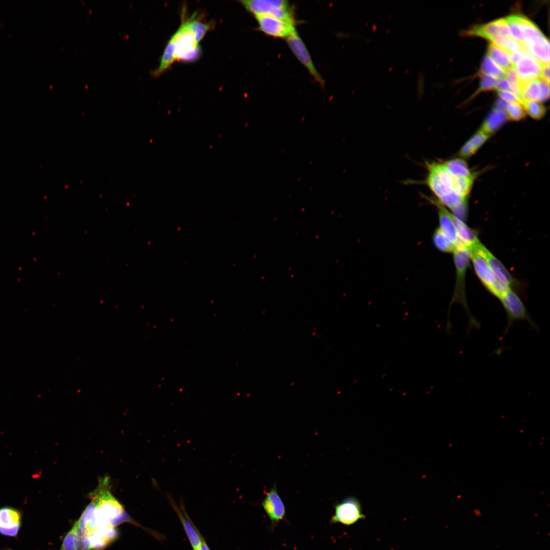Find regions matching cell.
Masks as SVG:
<instances>
[{
  "mask_svg": "<svg viewBox=\"0 0 550 550\" xmlns=\"http://www.w3.org/2000/svg\"><path fill=\"white\" fill-rule=\"evenodd\" d=\"M89 498L95 504L93 513L77 529L85 536L112 531L124 522H133L134 520L112 494L109 477L105 476L99 479L98 485L89 493Z\"/></svg>",
  "mask_w": 550,
  "mask_h": 550,
  "instance_id": "6da1fadb",
  "label": "cell"
},
{
  "mask_svg": "<svg viewBox=\"0 0 550 550\" xmlns=\"http://www.w3.org/2000/svg\"><path fill=\"white\" fill-rule=\"evenodd\" d=\"M453 254V260L456 269V280L453 294L450 304V307L454 303L461 304L465 309L469 317L468 329H477L480 323L470 312L465 295V277L466 271L470 261V251L463 244L455 248Z\"/></svg>",
  "mask_w": 550,
  "mask_h": 550,
  "instance_id": "7a4b0ae2",
  "label": "cell"
},
{
  "mask_svg": "<svg viewBox=\"0 0 550 550\" xmlns=\"http://www.w3.org/2000/svg\"><path fill=\"white\" fill-rule=\"evenodd\" d=\"M168 43L173 49L175 61L191 62L200 56L199 43L193 33L183 21Z\"/></svg>",
  "mask_w": 550,
  "mask_h": 550,
  "instance_id": "3957f363",
  "label": "cell"
},
{
  "mask_svg": "<svg viewBox=\"0 0 550 550\" xmlns=\"http://www.w3.org/2000/svg\"><path fill=\"white\" fill-rule=\"evenodd\" d=\"M244 7L255 16L266 15L294 22L293 12L288 1L284 0L240 1Z\"/></svg>",
  "mask_w": 550,
  "mask_h": 550,
  "instance_id": "277c9868",
  "label": "cell"
},
{
  "mask_svg": "<svg viewBox=\"0 0 550 550\" xmlns=\"http://www.w3.org/2000/svg\"><path fill=\"white\" fill-rule=\"evenodd\" d=\"M499 299L507 317V324L504 335L506 334L513 323L519 321H526L533 328L538 329L537 325L531 318L523 301L511 288H508Z\"/></svg>",
  "mask_w": 550,
  "mask_h": 550,
  "instance_id": "5b68a950",
  "label": "cell"
},
{
  "mask_svg": "<svg viewBox=\"0 0 550 550\" xmlns=\"http://www.w3.org/2000/svg\"><path fill=\"white\" fill-rule=\"evenodd\" d=\"M427 175L425 183L440 201L454 193L452 190L453 176L447 171L443 163L426 162Z\"/></svg>",
  "mask_w": 550,
  "mask_h": 550,
  "instance_id": "8992f818",
  "label": "cell"
},
{
  "mask_svg": "<svg viewBox=\"0 0 550 550\" xmlns=\"http://www.w3.org/2000/svg\"><path fill=\"white\" fill-rule=\"evenodd\" d=\"M365 518L359 501L355 497H349L335 505L331 522L349 526Z\"/></svg>",
  "mask_w": 550,
  "mask_h": 550,
  "instance_id": "52a82bcc",
  "label": "cell"
},
{
  "mask_svg": "<svg viewBox=\"0 0 550 550\" xmlns=\"http://www.w3.org/2000/svg\"><path fill=\"white\" fill-rule=\"evenodd\" d=\"M255 17L259 29L269 36L286 39L296 32L294 22L266 15Z\"/></svg>",
  "mask_w": 550,
  "mask_h": 550,
  "instance_id": "ba28073f",
  "label": "cell"
},
{
  "mask_svg": "<svg viewBox=\"0 0 550 550\" xmlns=\"http://www.w3.org/2000/svg\"><path fill=\"white\" fill-rule=\"evenodd\" d=\"M166 496L170 504L176 512L183 526L193 550H196L201 545L204 538L187 514L182 500L181 499L180 501L179 507L170 492L167 491Z\"/></svg>",
  "mask_w": 550,
  "mask_h": 550,
  "instance_id": "9c48e42d",
  "label": "cell"
},
{
  "mask_svg": "<svg viewBox=\"0 0 550 550\" xmlns=\"http://www.w3.org/2000/svg\"><path fill=\"white\" fill-rule=\"evenodd\" d=\"M23 512L14 507H0V534L16 538L22 524Z\"/></svg>",
  "mask_w": 550,
  "mask_h": 550,
  "instance_id": "30bf717a",
  "label": "cell"
},
{
  "mask_svg": "<svg viewBox=\"0 0 550 550\" xmlns=\"http://www.w3.org/2000/svg\"><path fill=\"white\" fill-rule=\"evenodd\" d=\"M290 49L297 59L306 68L314 79L321 86H324V80L315 68L310 53L297 32L286 39Z\"/></svg>",
  "mask_w": 550,
  "mask_h": 550,
  "instance_id": "8fae6325",
  "label": "cell"
},
{
  "mask_svg": "<svg viewBox=\"0 0 550 550\" xmlns=\"http://www.w3.org/2000/svg\"><path fill=\"white\" fill-rule=\"evenodd\" d=\"M470 250L476 251L486 260L498 281L510 288L516 283L514 278L501 261L481 242Z\"/></svg>",
  "mask_w": 550,
  "mask_h": 550,
  "instance_id": "7c38bea8",
  "label": "cell"
},
{
  "mask_svg": "<svg viewBox=\"0 0 550 550\" xmlns=\"http://www.w3.org/2000/svg\"><path fill=\"white\" fill-rule=\"evenodd\" d=\"M261 504L272 526L284 518L286 508L276 487L271 488L267 492Z\"/></svg>",
  "mask_w": 550,
  "mask_h": 550,
  "instance_id": "4fadbf2b",
  "label": "cell"
},
{
  "mask_svg": "<svg viewBox=\"0 0 550 550\" xmlns=\"http://www.w3.org/2000/svg\"><path fill=\"white\" fill-rule=\"evenodd\" d=\"M429 200L437 208L439 224V229L444 235L455 248L463 244L458 237L452 213L449 212L445 206L438 202L437 200L430 199Z\"/></svg>",
  "mask_w": 550,
  "mask_h": 550,
  "instance_id": "5bb4252c",
  "label": "cell"
},
{
  "mask_svg": "<svg viewBox=\"0 0 550 550\" xmlns=\"http://www.w3.org/2000/svg\"><path fill=\"white\" fill-rule=\"evenodd\" d=\"M541 67V64L530 53L524 54L514 66L522 82L540 78Z\"/></svg>",
  "mask_w": 550,
  "mask_h": 550,
  "instance_id": "9a60e30c",
  "label": "cell"
},
{
  "mask_svg": "<svg viewBox=\"0 0 550 550\" xmlns=\"http://www.w3.org/2000/svg\"><path fill=\"white\" fill-rule=\"evenodd\" d=\"M470 260L472 261L475 272L488 291L498 280L486 260L474 250H470Z\"/></svg>",
  "mask_w": 550,
  "mask_h": 550,
  "instance_id": "2e32d148",
  "label": "cell"
},
{
  "mask_svg": "<svg viewBox=\"0 0 550 550\" xmlns=\"http://www.w3.org/2000/svg\"><path fill=\"white\" fill-rule=\"evenodd\" d=\"M530 54L541 64L549 63V43L544 36L526 44Z\"/></svg>",
  "mask_w": 550,
  "mask_h": 550,
  "instance_id": "e0dca14e",
  "label": "cell"
},
{
  "mask_svg": "<svg viewBox=\"0 0 550 550\" xmlns=\"http://www.w3.org/2000/svg\"><path fill=\"white\" fill-rule=\"evenodd\" d=\"M453 218L459 240L469 250L480 242L476 231L453 214Z\"/></svg>",
  "mask_w": 550,
  "mask_h": 550,
  "instance_id": "ac0fdd59",
  "label": "cell"
},
{
  "mask_svg": "<svg viewBox=\"0 0 550 550\" xmlns=\"http://www.w3.org/2000/svg\"><path fill=\"white\" fill-rule=\"evenodd\" d=\"M507 120L505 110L494 107L482 123L480 130L490 136L496 132Z\"/></svg>",
  "mask_w": 550,
  "mask_h": 550,
  "instance_id": "d6986e66",
  "label": "cell"
},
{
  "mask_svg": "<svg viewBox=\"0 0 550 550\" xmlns=\"http://www.w3.org/2000/svg\"><path fill=\"white\" fill-rule=\"evenodd\" d=\"M194 34L197 42L199 43L205 34L212 29V24L205 23L201 20L196 14L189 17L183 16L182 20Z\"/></svg>",
  "mask_w": 550,
  "mask_h": 550,
  "instance_id": "ffe728a7",
  "label": "cell"
},
{
  "mask_svg": "<svg viewBox=\"0 0 550 550\" xmlns=\"http://www.w3.org/2000/svg\"><path fill=\"white\" fill-rule=\"evenodd\" d=\"M489 136L479 130L461 148L460 156L468 158L474 155L486 142Z\"/></svg>",
  "mask_w": 550,
  "mask_h": 550,
  "instance_id": "44dd1931",
  "label": "cell"
},
{
  "mask_svg": "<svg viewBox=\"0 0 550 550\" xmlns=\"http://www.w3.org/2000/svg\"><path fill=\"white\" fill-rule=\"evenodd\" d=\"M491 42L507 54L528 52L525 44L519 43L512 37L498 35L494 37Z\"/></svg>",
  "mask_w": 550,
  "mask_h": 550,
  "instance_id": "7402d4cb",
  "label": "cell"
},
{
  "mask_svg": "<svg viewBox=\"0 0 550 550\" xmlns=\"http://www.w3.org/2000/svg\"><path fill=\"white\" fill-rule=\"evenodd\" d=\"M467 36H477L491 41L496 36L500 35L496 21L486 24L476 25L465 32Z\"/></svg>",
  "mask_w": 550,
  "mask_h": 550,
  "instance_id": "603a6c76",
  "label": "cell"
},
{
  "mask_svg": "<svg viewBox=\"0 0 550 550\" xmlns=\"http://www.w3.org/2000/svg\"><path fill=\"white\" fill-rule=\"evenodd\" d=\"M487 56L505 72L513 67L507 53L493 43L488 46Z\"/></svg>",
  "mask_w": 550,
  "mask_h": 550,
  "instance_id": "cb8c5ba5",
  "label": "cell"
},
{
  "mask_svg": "<svg viewBox=\"0 0 550 550\" xmlns=\"http://www.w3.org/2000/svg\"><path fill=\"white\" fill-rule=\"evenodd\" d=\"M540 94L539 79L522 82L521 85V98L523 101L538 102Z\"/></svg>",
  "mask_w": 550,
  "mask_h": 550,
  "instance_id": "d4e9b609",
  "label": "cell"
},
{
  "mask_svg": "<svg viewBox=\"0 0 550 550\" xmlns=\"http://www.w3.org/2000/svg\"><path fill=\"white\" fill-rule=\"evenodd\" d=\"M473 181V175L471 176H453L452 190L455 194L466 199L471 190Z\"/></svg>",
  "mask_w": 550,
  "mask_h": 550,
  "instance_id": "484cf974",
  "label": "cell"
},
{
  "mask_svg": "<svg viewBox=\"0 0 550 550\" xmlns=\"http://www.w3.org/2000/svg\"><path fill=\"white\" fill-rule=\"evenodd\" d=\"M449 173L453 176H471L473 174L464 159L453 158L443 162Z\"/></svg>",
  "mask_w": 550,
  "mask_h": 550,
  "instance_id": "4316f807",
  "label": "cell"
},
{
  "mask_svg": "<svg viewBox=\"0 0 550 550\" xmlns=\"http://www.w3.org/2000/svg\"><path fill=\"white\" fill-rule=\"evenodd\" d=\"M480 73L487 75L494 79H501L505 76V72L499 67L487 55L481 63Z\"/></svg>",
  "mask_w": 550,
  "mask_h": 550,
  "instance_id": "83f0119b",
  "label": "cell"
},
{
  "mask_svg": "<svg viewBox=\"0 0 550 550\" xmlns=\"http://www.w3.org/2000/svg\"><path fill=\"white\" fill-rule=\"evenodd\" d=\"M432 240L436 248L442 252L453 253L455 249V246L444 235L439 228L434 231Z\"/></svg>",
  "mask_w": 550,
  "mask_h": 550,
  "instance_id": "f1b7e54d",
  "label": "cell"
},
{
  "mask_svg": "<svg viewBox=\"0 0 550 550\" xmlns=\"http://www.w3.org/2000/svg\"><path fill=\"white\" fill-rule=\"evenodd\" d=\"M522 105L525 112L534 119H540L545 114L546 108L538 102L523 101Z\"/></svg>",
  "mask_w": 550,
  "mask_h": 550,
  "instance_id": "f546056e",
  "label": "cell"
},
{
  "mask_svg": "<svg viewBox=\"0 0 550 550\" xmlns=\"http://www.w3.org/2000/svg\"><path fill=\"white\" fill-rule=\"evenodd\" d=\"M505 76L509 82L511 90L520 99L522 104L521 98V81L515 68L512 67L508 69L505 72Z\"/></svg>",
  "mask_w": 550,
  "mask_h": 550,
  "instance_id": "4dcf8cb0",
  "label": "cell"
},
{
  "mask_svg": "<svg viewBox=\"0 0 550 550\" xmlns=\"http://www.w3.org/2000/svg\"><path fill=\"white\" fill-rule=\"evenodd\" d=\"M505 112L507 120L518 121L523 119L526 114L525 111L520 103H512L507 104Z\"/></svg>",
  "mask_w": 550,
  "mask_h": 550,
  "instance_id": "1f68e13d",
  "label": "cell"
},
{
  "mask_svg": "<svg viewBox=\"0 0 550 550\" xmlns=\"http://www.w3.org/2000/svg\"><path fill=\"white\" fill-rule=\"evenodd\" d=\"M512 37L519 43L525 44L521 30L515 21L513 15L506 18ZM526 45V44H525Z\"/></svg>",
  "mask_w": 550,
  "mask_h": 550,
  "instance_id": "d6a6232c",
  "label": "cell"
},
{
  "mask_svg": "<svg viewBox=\"0 0 550 550\" xmlns=\"http://www.w3.org/2000/svg\"><path fill=\"white\" fill-rule=\"evenodd\" d=\"M75 534L76 527L74 524L72 528L65 536L59 550H76L75 544Z\"/></svg>",
  "mask_w": 550,
  "mask_h": 550,
  "instance_id": "836d02e7",
  "label": "cell"
},
{
  "mask_svg": "<svg viewBox=\"0 0 550 550\" xmlns=\"http://www.w3.org/2000/svg\"><path fill=\"white\" fill-rule=\"evenodd\" d=\"M480 77V85L477 93L481 91H490L495 89V85L497 82L496 79L487 75L481 73Z\"/></svg>",
  "mask_w": 550,
  "mask_h": 550,
  "instance_id": "e575fe53",
  "label": "cell"
},
{
  "mask_svg": "<svg viewBox=\"0 0 550 550\" xmlns=\"http://www.w3.org/2000/svg\"><path fill=\"white\" fill-rule=\"evenodd\" d=\"M498 94L502 100L505 102L509 103H517L521 104L520 99L513 93L509 91H498Z\"/></svg>",
  "mask_w": 550,
  "mask_h": 550,
  "instance_id": "d590c367",
  "label": "cell"
},
{
  "mask_svg": "<svg viewBox=\"0 0 550 550\" xmlns=\"http://www.w3.org/2000/svg\"><path fill=\"white\" fill-rule=\"evenodd\" d=\"M495 21L500 35L512 37L506 18H500Z\"/></svg>",
  "mask_w": 550,
  "mask_h": 550,
  "instance_id": "8d00e7d4",
  "label": "cell"
},
{
  "mask_svg": "<svg viewBox=\"0 0 550 550\" xmlns=\"http://www.w3.org/2000/svg\"><path fill=\"white\" fill-rule=\"evenodd\" d=\"M540 87V94L539 102H544L548 99L549 97V84L542 79L539 78Z\"/></svg>",
  "mask_w": 550,
  "mask_h": 550,
  "instance_id": "74e56055",
  "label": "cell"
},
{
  "mask_svg": "<svg viewBox=\"0 0 550 550\" xmlns=\"http://www.w3.org/2000/svg\"><path fill=\"white\" fill-rule=\"evenodd\" d=\"M540 79L546 82L549 84V64H541V74Z\"/></svg>",
  "mask_w": 550,
  "mask_h": 550,
  "instance_id": "f35d334b",
  "label": "cell"
},
{
  "mask_svg": "<svg viewBox=\"0 0 550 550\" xmlns=\"http://www.w3.org/2000/svg\"><path fill=\"white\" fill-rule=\"evenodd\" d=\"M424 77L422 72H420L418 74V82H417V96L419 98L421 97L424 94Z\"/></svg>",
  "mask_w": 550,
  "mask_h": 550,
  "instance_id": "ab89813d",
  "label": "cell"
},
{
  "mask_svg": "<svg viewBox=\"0 0 550 550\" xmlns=\"http://www.w3.org/2000/svg\"><path fill=\"white\" fill-rule=\"evenodd\" d=\"M495 89L498 91L511 90L508 81L505 78L500 79L497 81L495 85Z\"/></svg>",
  "mask_w": 550,
  "mask_h": 550,
  "instance_id": "60d3db41",
  "label": "cell"
},
{
  "mask_svg": "<svg viewBox=\"0 0 550 550\" xmlns=\"http://www.w3.org/2000/svg\"><path fill=\"white\" fill-rule=\"evenodd\" d=\"M196 550H211L206 542L204 539H203L201 545Z\"/></svg>",
  "mask_w": 550,
  "mask_h": 550,
  "instance_id": "b9f144b4",
  "label": "cell"
}]
</instances>
